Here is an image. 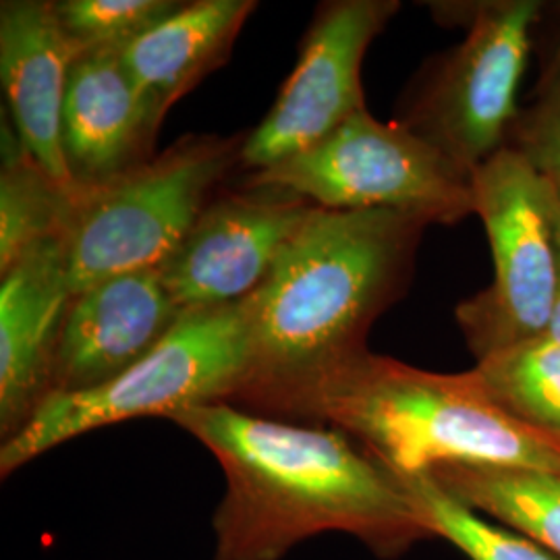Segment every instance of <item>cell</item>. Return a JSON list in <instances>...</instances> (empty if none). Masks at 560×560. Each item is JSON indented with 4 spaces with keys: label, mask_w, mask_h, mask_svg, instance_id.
<instances>
[{
    "label": "cell",
    "mask_w": 560,
    "mask_h": 560,
    "mask_svg": "<svg viewBox=\"0 0 560 560\" xmlns=\"http://www.w3.org/2000/svg\"><path fill=\"white\" fill-rule=\"evenodd\" d=\"M428 226L397 210L316 206L243 300L249 360L231 405L305 423L322 386L368 351L372 326L407 293Z\"/></svg>",
    "instance_id": "6da1fadb"
},
{
    "label": "cell",
    "mask_w": 560,
    "mask_h": 560,
    "mask_svg": "<svg viewBox=\"0 0 560 560\" xmlns=\"http://www.w3.org/2000/svg\"><path fill=\"white\" fill-rule=\"evenodd\" d=\"M219 460L226 490L214 517V560H280L340 532L382 559L432 538L405 481L342 430L275 420L231 402L173 416Z\"/></svg>",
    "instance_id": "7a4b0ae2"
},
{
    "label": "cell",
    "mask_w": 560,
    "mask_h": 560,
    "mask_svg": "<svg viewBox=\"0 0 560 560\" xmlns=\"http://www.w3.org/2000/svg\"><path fill=\"white\" fill-rule=\"evenodd\" d=\"M305 423L332 425L397 476L509 465L560 476V444L513 418L476 368L439 374L365 351L326 382Z\"/></svg>",
    "instance_id": "3957f363"
},
{
    "label": "cell",
    "mask_w": 560,
    "mask_h": 560,
    "mask_svg": "<svg viewBox=\"0 0 560 560\" xmlns=\"http://www.w3.org/2000/svg\"><path fill=\"white\" fill-rule=\"evenodd\" d=\"M243 301L185 310L171 332L115 381L55 395L13 439L0 444V476L81 434L138 418H164L214 402H233L247 372Z\"/></svg>",
    "instance_id": "277c9868"
},
{
    "label": "cell",
    "mask_w": 560,
    "mask_h": 560,
    "mask_svg": "<svg viewBox=\"0 0 560 560\" xmlns=\"http://www.w3.org/2000/svg\"><path fill=\"white\" fill-rule=\"evenodd\" d=\"M245 138L191 133L117 179L75 189L62 233L73 295L117 275L159 268L241 164Z\"/></svg>",
    "instance_id": "5b68a950"
},
{
    "label": "cell",
    "mask_w": 560,
    "mask_h": 560,
    "mask_svg": "<svg viewBox=\"0 0 560 560\" xmlns=\"http://www.w3.org/2000/svg\"><path fill=\"white\" fill-rule=\"evenodd\" d=\"M474 214L490 243L494 279L455 310L480 361L548 335L559 293L557 189L511 145L471 173Z\"/></svg>",
    "instance_id": "8992f818"
},
{
    "label": "cell",
    "mask_w": 560,
    "mask_h": 560,
    "mask_svg": "<svg viewBox=\"0 0 560 560\" xmlns=\"http://www.w3.org/2000/svg\"><path fill=\"white\" fill-rule=\"evenodd\" d=\"M245 185L289 189L326 210H397L430 224L474 214L471 175L399 120L368 108L289 161L247 175Z\"/></svg>",
    "instance_id": "52a82bcc"
},
{
    "label": "cell",
    "mask_w": 560,
    "mask_h": 560,
    "mask_svg": "<svg viewBox=\"0 0 560 560\" xmlns=\"http://www.w3.org/2000/svg\"><path fill=\"white\" fill-rule=\"evenodd\" d=\"M467 7L465 38L428 67L399 122L471 175L509 143L544 2L488 0Z\"/></svg>",
    "instance_id": "ba28073f"
},
{
    "label": "cell",
    "mask_w": 560,
    "mask_h": 560,
    "mask_svg": "<svg viewBox=\"0 0 560 560\" xmlns=\"http://www.w3.org/2000/svg\"><path fill=\"white\" fill-rule=\"evenodd\" d=\"M399 9L397 0L322 2L291 75L268 115L245 138L241 166L258 173L289 161L363 110V57Z\"/></svg>",
    "instance_id": "9c48e42d"
},
{
    "label": "cell",
    "mask_w": 560,
    "mask_h": 560,
    "mask_svg": "<svg viewBox=\"0 0 560 560\" xmlns=\"http://www.w3.org/2000/svg\"><path fill=\"white\" fill-rule=\"evenodd\" d=\"M314 208L272 185H245L210 201L159 266L168 293L183 312L249 298Z\"/></svg>",
    "instance_id": "30bf717a"
},
{
    "label": "cell",
    "mask_w": 560,
    "mask_h": 560,
    "mask_svg": "<svg viewBox=\"0 0 560 560\" xmlns=\"http://www.w3.org/2000/svg\"><path fill=\"white\" fill-rule=\"evenodd\" d=\"M180 314L159 268L117 275L75 293L62 324L52 397L115 381L171 332Z\"/></svg>",
    "instance_id": "8fae6325"
},
{
    "label": "cell",
    "mask_w": 560,
    "mask_h": 560,
    "mask_svg": "<svg viewBox=\"0 0 560 560\" xmlns=\"http://www.w3.org/2000/svg\"><path fill=\"white\" fill-rule=\"evenodd\" d=\"M0 284V441H9L52 397L62 324L73 291L62 237L30 249Z\"/></svg>",
    "instance_id": "7c38bea8"
},
{
    "label": "cell",
    "mask_w": 560,
    "mask_h": 560,
    "mask_svg": "<svg viewBox=\"0 0 560 560\" xmlns=\"http://www.w3.org/2000/svg\"><path fill=\"white\" fill-rule=\"evenodd\" d=\"M161 125L117 50H85L71 67L60 145L78 189L98 187L154 159Z\"/></svg>",
    "instance_id": "4fadbf2b"
},
{
    "label": "cell",
    "mask_w": 560,
    "mask_h": 560,
    "mask_svg": "<svg viewBox=\"0 0 560 560\" xmlns=\"http://www.w3.org/2000/svg\"><path fill=\"white\" fill-rule=\"evenodd\" d=\"M81 50L62 30L55 0H4L0 4V81L15 136L42 168L78 189L69 177L60 120L67 81Z\"/></svg>",
    "instance_id": "5bb4252c"
},
{
    "label": "cell",
    "mask_w": 560,
    "mask_h": 560,
    "mask_svg": "<svg viewBox=\"0 0 560 560\" xmlns=\"http://www.w3.org/2000/svg\"><path fill=\"white\" fill-rule=\"evenodd\" d=\"M256 0H191L120 52L152 119L162 120L201 80L221 69Z\"/></svg>",
    "instance_id": "9a60e30c"
},
{
    "label": "cell",
    "mask_w": 560,
    "mask_h": 560,
    "mask_svg": "<svg viewBox=\"0 0 560 560\" xmlns=\"http://www.w3.org/2000/svg\"><path fill=\"white\" fill-rule=\"evenodd\" d=\"M457 501L560 559V476L509 465L453 463L428 471Z\"/></svg>",
    "instance_id": "2e32d148"
},
{
    "label": "cell",
    "mask_w": 560,
    "mask_h": 560,
    "mask_svg": "<svg viewBox=\"0 0 560 560\" xmlns=\"http://www.w3.org/2000/svg\"><path fill=\"white\" fill-rule=\"evenodd\" d=\"M73 196V189H67L42 168L18 136L4 141L0 171V277L42 241L62 237Z\"/></svg>",
    "instance_id": "e0dca14e"
},
{
    "label": "cell",
    "mask_w": 560,
    "mask_h": 560,
    "mask_svg": "<svg viewBox=\"0 0 560 560\" xmlns=\"http://www.w3.org/2000/svg\"><path fill=\"white\" fill-rule=\"evenodd\" d=\"M476 372L513 418L560 444V342L525 340L478 361Z\"/></svg>",
    "instance_id": "ac0fdd59"
},
{
    "label": "cell",
    "mask_w": 560,
    "mask_h": 560,
    "mask_svg": "<svg viewBox=\"0 0 560 560\" xmlns=\"http://www.w3.org/2000/svg\"><path fill=\"white\" fill-rule=\"evenodd\" d=\"M421 525L432 538H442L471 560H560L540 544L517 532L486 521L480 513L457 501L430 474L400 476Z\"/></svg>",
    "instance_id": "d6986e66"
},
{
    "label": "cell",
    "mask_w": 560,
    "mask_h": 560,
    "mask_svg": "<svg viewBox=\"0 0 560 560\" xmlns=\"http://www.w3.org/2000/svg\"><path fill=\"white\" fill-rule=\"evenodd\" d=\"M183 0H55L67 36L85 50H117L177 13Z\"/></svg>",
    "instance_id": "ffe728a7"
},
{
    "label": "cell",
    "mask_w": 560,
    "mask_h": 560,
    "mask_svg": "<svg viewBox=\"0 0 560 560\" xmlns=\"http://www.w3.org/2000/svg\"><path fill=\"white\" fill-rule=\"evenodd\" d=\"M560 196V62L548 65L536 98L520 110L509 143Z\"/></svg>",
    "instance_id": "44dd1931"
},
{
    "label": "cell",
    "mask_w": 560,
    "mask_h": 560,
    "mask_svg": "<svg viewBox=\"0 0 560 560\" xmlns=\"http://www.w3.org/2000/svg\"><path fill=\"white\" fill-rule=\"evenodd\" d=\"M555 222H557V241H559L560 252V196L557 194V201H555ZM550 339L560 342V277H559V293H557V301H555V312H552V322H550V328H548V335Z\"/></svg>",
    "instance_id": "7402d4cb"
},
{
    "label": "cell",
    "mask_w": 560,
    "mask_h": 560,
    "mask_svg": "<svg viewBox=\"0 0 560 560\" xmlns=\"http://www.w3.org/2000/svg\"><path fill=\"white\" fill-rule=\"evenodd\" d=\"M555 60H559V62H560V46H559V52H557V57H555Z\"/></svg>",
    "instance_id": "603a6c76"
}]
</instances>
